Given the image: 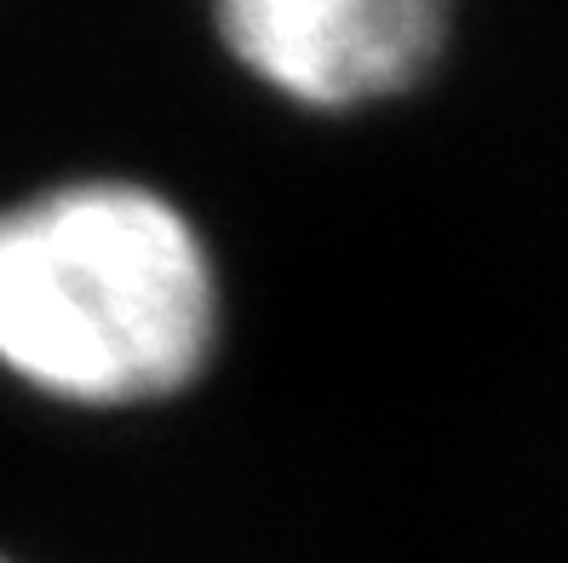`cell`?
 I'll list each match as a JSON object with an SVG mask.
<instances>
[{"mask_svg": "<svg viewBox=\"0 0 568 563\" xmlns=\"http://www.w3.org/2000/svg\"><path fill=\"white\" fill-rule=\"evenodd\" d=\"M213 334V259L166 195L92 179L0 213V362L36 391L155 403L202 374Z\"/></svg>", "mask_w": 568, "mask_h": 563, "instance_id": "1", "label": "cell"}, {"mask_svg": "<svg viewBox=\"0 0 568 563\" xmlns=\"http://www.w3.org/2000/svg\"><path fill=\"white\" fill-rule=\"evenodd\" d=\"M219 36L264 87L351 110L414 87L437 63L448 18L430 0H236L219 7Z\"/></svg>", "mask_w": 568, "mask_h": 563, "instance_id": "2", "label": "cell"}, {"mask_svg": "<svg viewBox=\"0 0 568 563\" xmlns=\"http://www.w3.org/2000/svg\"><path fill=\"white\" fill-rule=\"evenodd\" d=\"M0 563H7V557H0Z\"/></svg>", "mask_w": 568, "mask_h": 563, "instance_id": "3", "label": "cell"}]
</instances>
